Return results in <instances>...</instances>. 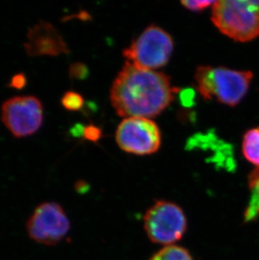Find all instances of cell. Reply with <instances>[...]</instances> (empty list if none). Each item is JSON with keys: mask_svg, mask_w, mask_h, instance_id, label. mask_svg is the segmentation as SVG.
<instances>
[{"mask_svg": "<svg viewBox=\"0 0 259 260\" xmlns=\"http://www.w3.org/2000/svg\"><path fill=\"white\" fill-rule=\"evenodd\" d=\"M83 135L87 140L95 143L101 138L102 132L100 128L97 127L95 125H87L83 129Z\"/></svg>", "mask_w": 259, "mask_h": 260, "instance_id": "2e32d148", "label": "cell"}, {"mask_svg": "<svg viewBox=\"0 0 259 260\" xmlns=\"http://www.w3.org/2000/svg\"><path fill=\"white\" fill-rule=\"evenodd\" d=\"M143 221L150 240L167 246L180 240L188 225L181 207L166 201L152 205L145 213Z\"/></svg>", "mask_w": 259, "mask_h": 260, "instance_id": "5b68a950", "label": "cell"}, {"mask_svg": "<svg viewBox=\"0 0 259 260\" xmlns=\"http://www.w3.org/2000/svg\"><path fill=\"white\" fill-rule=\"evenodd\" d=\"M150 260H193L186 248L180 246L169 245L161 248Z\"/></svg>", "mask_w": 259, "mask_h": 260, "instance_id": "7c38bea8", "label": "cell"}, {"mask_svg": "<svg viewBox=\"0 0 259 260\" xmlns=\"http://www.w3.org/2000/svg\"><path fill=\"white\" fill-rule=\"evenodd\" d=\"M251 191L249 202L245 211V221H253L259 216V169L252 171L249 176Z\"/></svg>", "mask_w": 259, "mask_h": 260, "instance_id": "8fae6325", "label": "cell"}, {"mask_svg": "<svg viewBox=\"0 0 259 260\" xmlns=\"http://www.w3.org/2000/svg\"><path fill=\"white\" fill-rule=\"evenodd\" d=\"M242 150L245 158L259 169V127L252 128L245 133Z\"/></svg>", "mask_w": 259, "mask_h": 260, "instance_id": "30bf717a", "label": "cell"}, {"mask_svg": "<svg viewBox=\"0 0 259 260\" xmlns=\"http://www.w3.org/2000/svg\"><path fill=\"white\" fill-rule=\"evenodd\" d=\"M88 74L87 67L80 62L72 64L69 68V76L71 79H84Z\"/></svg>", "mask_w": 259, "mask_h": 260, "instance_id": "5bb4252c", "label": "cell"}, {"mask_svg": "<svg viewBox=\"0 0 259 260\" xmlns=\"http://www.w3.org/2000/svg\"><path fill=\"white\" fill-rule=\"evenodd\" d=\"M176 92L163 73L125 62L113 83L110 101L119 116L151 119L169 107Z\"/></svg>", "mask_w": 259, "mask_h": 260, "instance_id": "6da1fadb", "label": "cell"}, {"mask_svg": "<svg viewBox=\"0 0 259 260\" xmlns=\"http://www.w3.org/2000/svg\"><path fill=\"white\" fill-rule=\"evenodd\" d=\"M26 38L24 47L29 57H56L69 52L68 45L62 37L55 26L47 21L41 20L29 28Z\"/></svg>", "mask_w": 259, "mask_h": 260, "instance_id": "9c48e42d", "label": "cell"}, {"mask_svg": "<svg viewBox=\"0 0 259 260\" xmlns=\"http://www.w3.org/2000/svg\"><path fill=\"white\" fill-rule=\"evenodd\" d=\"M26 84L27 79L25 74L19 73V74H15L12 77V79L10 80V84H9V87L20 90V89H23V88H25L26 86Z\"/></svg>", "mask_w": 259, "mask_h": 260, "instance_id": "e0dca14e", "label": "cell"}, {"mask_svg": "<svg viewBox=\"0 0 259 260\" xmlns=\"http://www.w3.org/2000/svg\"><path fill=\"white\" fill-rule=\"evenodd\" d=\"M61 106L69 111H80L84 105V101L80 93L68 91L61 99Z\"/></svg>", "mask_w": 259, "mask_h": 260, "instance_id": "4fadbf2b", "label": "cell"}, {"mask_svg": "<svg viewBox=\"0 0 259 260\" xmlns=\"http://www.w3.org/2000/svg\"><path fill=\"white\" fill-rule=\"evenodd\" d=\"M253 74L222 67L202 66L195 74L199 93L205 100H216L228 106H236L249 89Z\"/></svg>", "mask_w": 259, "mask_h": 260, "instance_id": "7a4b0ae2", "label": "cell"}, {"mask_svg": "<svg viewBox=\"0 0 259 260\" xmlns=\"http://www.w3.org/2000/svg\"><path fill=\"white\" fill-rule=\"evenodd\" d=\"M71 223L61 205L53 202L40 204L26 222L29 238L47 246L58 244L70 231Z\"/></svg>", "mask_w": 259, "mask_h": 260, "instance_id": "8992f818", "label": "cell"}, {"mask_svg": "<svg viewBox=\"0 0 259 260\" xmlns=\"http://www.w3.org/2000/svg\"><path fill=\"white\" fill-rule=\"evenodd\" d=\"M211 20L221 33L236 42H250L259 36V0H219Z\"/></svg>", "mask_w": 259, "mask_h": 260, "instance_id": "3957f363", "label": "cell"}, {"mask_svg": "<svg viewBox=\"0 0 259 260\" xmlns=\"http://www.w3.org/2000/svg\"><path fill=\"white\" fill-rule=\"evenodd\" d=\"M173 50L174 41L170 35L158 26L151 25L124 51V57L126 62L155 71L169 62Z\"/></svg>", "mask_w": 259, "mask_h": 260, "instance_id": "277c9868", "label": "cell"}, {"mask_svg": "<svg viewBox=\"0 0 259 260\" xmlns=\"http://www.w3.org/2000/svg\"><path fill=\"white\" fill-rule=\"evenodd\" d=\"M215 1H182L183 7L191 11H201L206 8L213 6Z\"/></svg>", "mask_w": 259, "mask_h": 260, "instance_id": "9a60e30c", "label": "cell"}, {"mask_svg": "<svg viewBox=\"0 0 259 260\" xmlns=\"http://www.w3.org/2000/svg\"><path fill=\"white\" fill-rule=\"evenodd\" d=\"M115 139L123 151L135 155H149L161 146L158 125L151 119L125 118L118 125Z\"/></svg>", "mask_w": 259, "mask_h": 260, "instance_id": "ba28073f", "label": "cell"}, {"mask_svg": "<svg viewBox=\"0 0 259 260\" xmlns=\"http://www.w3.org/2000/svg\"><path fill=\"white\" fill-rule=\"evenodd\" d=\"M2 121L15 138H26L38 132L44 119L42 101L33 95L16 96L3 104Z\"/></svg>", "mask_w": 259, "mask_h": 260, "instance_id": "52a82bcc", "label": "cell"}, {"mask_svg": "<svg viewBox=\"0 0 259 260\" xmlns=\"http://www.w3.org/2000/svg\"><path fill=\"white\" fill-rule=\"evenodd\" d=\"M75 189L79 193H84L86 189H88V185L84 181H78L75 184Z\"/></svg>", "mask_w": 259, "mask_h": 260, "instance_id": "ac0fdd59", "label": "cell"}]
</instances>
